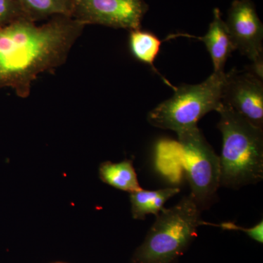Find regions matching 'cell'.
I'll return each mask as SVG.
<instances>
[{"label":"cell","instance_id":"cell-4","mask_svg":"<svg viewBox=\"0 0 263 263\" xmlns=\"http://www.w3.org/2000/svg\"><path fill=\"white\" fill-rule=\"evenodd\" d=\"M226 72H213L201 84H182L174 90L172 98L164 100L148 114L151 125L177 134L197 127L209 112L222 106Z\"/></svg>","mask_w":263,"mask_h":263},{"label":"cell","instance_id":"cell-13","mask_svg":"<svg viewBox=\"0 0 263 263\" xmlns=\"http://www.w3.org/2000/svg\"><path fill=\"white\" fill-rule=\"evenodd\" d=\"M24 17L36 23L56 15L70 17L72 0H18ZM71 18V17H70Z\"/></svg>","mask_w":263,"mask_h":263},{"label":"cell","instance_id":"cell-16","mask_svg":"<svg viewBox=\"0 0 263 263\" xmlns=\"http://www.w3.org/2000/svg\"><path fill=\"white\" fill-rule=\"evenodd\" d=\"M53 263H65V262H53Z\"/></svg>","mask_w":263,"mask_h":263},{"label":"cell","instance_id":"cell-6","mask_svg":"<svg viewBox=\"0 0 263 263\" xmlns=\"http://www.w3.org/2000/svg\"><path fill=\"white\" fill-rule=\"evenodd\" d=\"M148 10L145 0H72L70 17L84 24L128 30L141 29Z\"/></svg>","mask_w":263,"mask_h":263},{"label":"cell","instance_id":"cell-8","mask_svg":"<svg viewBox=\"0 0 263 263\" xmlns=\"http://www.w3.org/2000/svg\"><path fill=\"white\" fill-rule=\"evenodd\" d=\"M226 24L235 50L252 62L263 57V25L251 0L233 1Z\"/></svg>","mask_w":263,"mask_h":263},{"label":"cell","instance_id":"cell-5","mask_svg":"<svg viewBox=\"0 0 263 263\" xmlns=\"http://www.w3.org/2000/svg\"><path fill=\"white\" fill-rule=\"evenodd\" d=\"M178 135V146L191 188L190 195L200 210L209 209L220 187V160L199 128Z\"/></svg>","mask_w":263,"mask_h":263},{"label":"cell","instance_id":"cell-10","mask_svg":"<svg viewBox=\"0 0 263 263\" xmlns=\"http://www.w3.org/2000/svg\"><path fill=\"white\" fill-rule=\"evenodd\" d=\"M179 193V188L167 187L154 191L141 189L130 193L129 197L133 219L143 220L148 214L157 216L164 209L165 202Z\"/></svg>","mask_w":263,"mask_h":263},{"label":"cell","instance_id":"cell-2","mask_svg":"<svg viewBox=\"0 0 263 263\" xmlns=\"http://www.w3.org/2000/svg\"><path fill=\"white\" fill-rule=\"evenodd\" d=\"M222 135L220 187L238 190L263 179V130L222 103L218 110Z\"/></svg>","mask_w":263,"mask_h":263},{"label":"cell","instance_id":"cell-12","mask_svg":"<svg viewBox=\"0 0 263 263\" xmlns=\"http://www.w3.org/2000/svg\"><path fill=\"white\" fill-rule=\"evenodd\" d=\"M99 174L103 182L123 191L132 193L142 189L130 160L117 163L109 161L103 162L100 164Z\"/></svg>","mask_w":263,"mask_h":263},{"label":"cell","instance_id":"cell-14","mask_svg":"<svg viewBox=\"0 0 263 263\" xmlns=\"http://www.w3.org/2000/svg\"><path fill=\"white\" fill-rule=\"evenodd\" d=\"M25 18L18 0H0V27Z\"/></svg>","mask_w":263,"mask_h":263},{"label":"cell","instance_id":"cell-9","mask_svg":"<svg viewBox=\"0 0 263 263\" xmlns=\"http://www.w3.org/2000/svg\"><path fill=\"white\" fill-rule=\"evenodd\" d=\"M214 18L209 25V30L203 37H196L187 34H176L170 35L167 39L179 37L194 38L201 41L206 46L212 58L214 72H224L227 60L235 51L234 46L230 37L226 22L221 16L220 10H214Z\"/></svg>","mask_w":263,"mask_h":263},{"label":"cell","instance_id":"cell-7","mask_svg":"<svg viewBox=\"0 0 263 263\" xmlns=\"http://www.w3.org/2000/svg\"><path fill=\"white\" fill-rule=\"evenodd\" d=\"M222 103L263 129V82L248 70L226 73Z\"/></svg>","mask_w":263,"mask_h":263},{"label":"cell","instance_id":"cell-1","mask_svg":"<svg viewBox=\"0 0 263 263\" xmlns=\"http://www.w3.org/2000/svg\"><path fill=\"white\" fill-rule=\"evenodd\" d=\"M85 27L56 15L41 26L22 18L0 27V90L11 88L19 98H28L40 74L53 73L65 63Z\"/></svg>","mask_w":263,"mask_h":263},{"label":"cell","instance_id":"cell-11","mask_svg":"<svg viewBox=\"0 0 263 263\" xmlns=\"http://www.w3.org/2000/svg\"><path fill=\"white\" fill-rule=\"evenodd\" d=\"M162 41L156 34L141 29L129 31V47L131 53L137 60L151 67L157 75L160 76L166 85L173 90L176 86L171 84L156 68L155 62L160 53Z\"/></svg>","mask_w":263,"mask_h":263},{"label":"cell","instance_id":"cell-15","mask_svg":"<svg viewBox=\"0 0 263 263\" xmlns=\"http://www.w3.org/2000/svg\"><path fill=\"white\" fill-rule=\"evenodd\" d=\"M215 227H219L221 229L224 230H238L243 232L248 235L249 238L252 240L258 242L259 243H262L263 242V221L261 220L258 224L250 228H243L237 226L234 222L226 221V222L220 223L219 224H215Z\"/></svg>","mask_w":263,"mask_h":263},{"label":"cell","instance_id":"cell-3","mask_svg":"<svg viewBox=\"0 0 263 263\" xmlns=\"http://www.w3.org/2000/svg\"><path fill=\"white\" fill-rule=\"evenodd\" d=\"M202 211L191 195L156 216L143 243L136 249L133 263H176L196 238L197 229L212 223L203 221Z\"/></svg>","mask_w":263,"mask_h":263}]
</instances>
